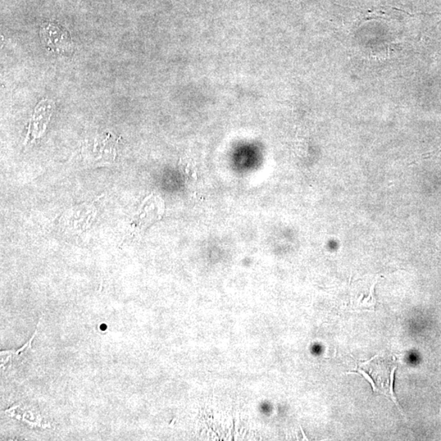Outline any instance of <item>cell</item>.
I'll return each instance as SVG.
<instances>
[{"label":"cell","mask_w":441,"mask_h":441,"mask_svg":"<svg viewBox=\"0 0 441 441\" xmlns=\"http://www.w3.org/2000/svg\"><path fill=\"white\" fill-rule=\"evenodd\" d=\"M397 367V359L381 354L366 362L357 363L354 370L370 381L374 393L386 395L392 399L402 413L393 390L395 372Z\"/></svg>","instance_id":"obj_1"},{"label":"cell","mask_w":441,"mask_h":441,"mask_svg":"<svg viewBox=\"0 0 441 441\" xmlns=\"http://www.w3.org/2000/svg\"><path fill=\"white\" fill-rule=\"evenodd\" d=\"M233 424H234V429H233V430L235 431V421L233 422ZM234 438H235V436H234V431H233V440H235V439H234Z\"/></svg>","instance_id":"obj_2"}]
</instances>
